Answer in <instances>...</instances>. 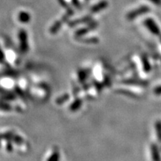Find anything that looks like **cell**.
Instances as JSON below:
<instances>
[{
	"label": "cell",
	"instance_id": "1",
	"mask_svg": "<svg viewBox=\"0 0 161 161\" xmlns=\"http://www.w3.org/2000/svg\"><path fill=\"white\" fill-rule=\"evenodd\" d=\"M157 127H158V139L159 140H161V123L160 122H159V123L157 125Z\"/></svg>",
	"mask_w": 161,
	"mask_h": 161
}]
</instances>
